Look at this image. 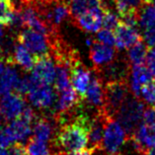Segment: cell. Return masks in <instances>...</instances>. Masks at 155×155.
I'll return each mask as SVG.
<instances>
[{
    "mask_svg": "<svg viewBox=\"0 0 155 155\" xmlns=\"http://www.w3.org/2000/svg\"><path fill=\"white\" fill-rule=\"evenodd\" d=\"M10 144H11V141L9 140L8 137L6 135L5 131L0 130V151L8 148Z\"/></svg>",
    "mask_w": 155,
    "mask_h": 155,
    "instance_id": "d590c367",
    "label": "cell"
},
{
    "mask_svg": "<svg viewBox=\"0 0 155 155\" xmlns=\"http://www.w3.org/2000/svg\"><path fill=\"white\" fill-rule=\"evenodd\" d=\"M35 55L30 51L24 45L16 40L14 45L13 51L11 54V56L7 60V64H13V65L20 66L24 71H31L34 63H35Z\"/></svg>",
    "mask_w": 155,
    "mask_h": 155,
    "instance_id": "ac0fdd59",
    "label": "cell"
},
{
    "mask_svg": "<svg viewBox=\"0 0 155 155\" xmlns=\"http://www.w3.org/2000/svg\"><path fill=\"white\" fill-rule=\"evenodd\" d=\"M120 23V19L115 12H113L111 9L106 7L103 13V20H102V27L105 29L115 31V29L118 27Z\"/></svg>",
    "mask_w": 155,
    "mask_h": 155,
    "instance_id": "83f0119b",
    "label": "cell"
},
{
    "mask_svg": "<svg viewBox=\"0 0 155 155\" xmlns=\"http://www.w3.org/2000/svg\"><path fill=\"white\" fill-rule=\"evenodd\" d=\"M152 79V74L147 67L140 65H132L130 73V86L128 88L134 96H140L142 87Z\"/></svg>",
    "mask_w": 155,
    "mask_h": 155,
    "instance_id": "ffe728a7",
    "label": "cell"
},
{
    "mask_svg": "<svg viewBox=\"0 0 155 155\" xmlns=\"http://www.w3.org/2000/svg\"><path fill=\"white\" fill-rule=\"evenodd\" d=\"M3 30H2V28H1V26H0V39H2L3 38Z\"/></svg>",
    "mask_w": 155,
    "mask_h": 155,
    "instance_id": "b9f144b4",
    "label": "cell"
},
{
    "mask_svg": "<svg viewBox=\"0 0 155 155\" xmlns=\"http://www.w3.org/2000/svg\"><path fill=\"white\" fill-rule=\"evenodd\" d=\"M144 109V104L139 100L138 97L128 95L116 114L115 119L118 120L126 130L127 138L134 134L139 124L142 123Z\"/></svg>",
    "mask_w": 155,
    "mask_h": 155,
    "instance_id": "7a4b0ae2",
    "label": "cell"
},
{
    "mask_svg": "<svg viewBox=\"0 0 155 155\" xmlns=\"http://www.w3.org/2000/svg\"><path fill=\"white\" fill-rule=\"evenodd\" d=\"M55 155H92V152L89 149H82L74 152H58Z\"/></svg>",
    "mask_w": 155,
    "mask_h": 155,
    "instance_id": "8d00e7d4",
    "label": "cell"
},
{
    "mask_svg": "<svg viewBox=\"0 0 155 155\" xmlns=\"http://www.w3.org/2000/svg\"><path fill=\"white\" fill-rule=\"evenodd\" d=\"M154 106H155V105H154Z\"/></svg>",
    "mask_w": 155,
    "mask_h": 155,
    "instance_id": "7bdbcfd3",
    "label": "cell"
},
{
    "mask_svg": "<svg viewBox=\"0 0 155 155\" xmlns=\"http://www.w3.org/2000/svg\"><path fill=\"white\" fill-rule=\"evenodd\" d=\"M144 155H155V147L154 148H149L145 151Z\"/></svg>",
    "mask_w": 155,
    "mask_h": 155,
    "instance_id": "f35d334b",
    "label": "cell"
},
{
    "mask_svg": "<svg viewBox=\"0 0 155 155\" xmlns=\"http://www.w3.org/2000/svg\"><path fill=\"white\" fill-rule=\"evenodd\" d=\"M142 38L147 47L155 48V26L144 29Z\"/></svg>",
    "mask_w": 155,
    "mask_h": 155,
    "instance_id": "1f68e13d",
    "label": "cell"
},
{
    "mask_svg": "<svg viewBox=\"0 0 155 155\" xmlns=\"http://www.w3.org/2000/svg\"><path fill=\"white\" fill-rule=\"evenodd\" d=\"M127 140V135L118 120L109 117L105 124L102 147L109 155L119 154L122 151L124 143Z\"/></svg>",
    "mask_w": 155,
    "mask_h": 155,
    "instance_id": "277c9868",
    "label": "cell"
},
{
    "mask_svg": "<svg viewBox=\"0 0 155 155\" xmlns=\"http://www.w3.org/2000/svg\"><path fill=\"white\" fill-rule=\"evenodd\" d=\"M31 88L27 93V97L34 107L41 110H48L54 106L58 97L55 89L50 84L39 81L31 74Z\"/></svg>",
    "mask_w": 155,
    "mask_h": 155,
    "instance_id": "5b68a950",
    "label": "cell"
},
{
    "mask_svg": "<svg viewBox=\"0 0 155 155\" xmlns=\"http://www.w3.org/2000/svg\"><path fill=\"white\" fill-rule=\"evenodd\" d=\"M116 58V51L111 46H107L94 40L90 46V59L94 65V69L106 65Z\"/></svg>",
    "mask_w": 155,
    "mask_h": 155,
    "instance_id": "9a60e30c",
    "label": "cell"
},
{
    "mask_svg": "<svg viewBox=\"0 0 155 155\" xmlns=\"http://www.w3.org/2000/svg\"><path fill=\"white\" fill-rule=\"evenodd\" d=\"M92 119L86 114L72 117L70 120L65 118H56L55 123L60 124L59 130L52 137L51 142L58 147L59 152H74L87 146Z\"/></svg>",
    "mask_w": 155,
    "mask_h": 155,
    "instance_id": "6da1fadb",
    "label": "cell"
},
{
    "mask_svg": "<svg viewBox=\"0 0 155 155\" xmlns=\"http://www.w3.org/2000/svg\"><path fill=\"white\" fill-rule=\"evenodd\" d=\"M94 71L101 77L102 81H127L128 76V66L126 61L116 60V58L106 65Z\"/></svg>",
    "mask_w": 155,
    "mask_h": 155,
    "instance_id": "30bf717a",
    "label": "cell"
},
{
    "mask_svg": "<svg viewBox=\"0 0 155 155\" xmlns=\"http://www.w3.org/2000/svg\"><path fill=\"white\" fill-rule=\"evenodd\" d=\"M33 137L43 141H50L54 137V127L47 118H37L32 127Z\"/></svg>",
    "mask_w": 155,
    "mask_h": 155,
    "instance_id": "7402d4cb",
    "label": "cell"
},
{
    "mask_svg": "<svg viewBox=\"0 0 155 155\" xmlns=\"http://www.w3.org/2000/svg\"><path fill=\"white\" fill-rule=\"evenodd\" d=\"M0 58H3V59H4V56H3V50H2L1 43H0Z\"/></svg>",
    "mask_w": 155,
    "mask_h": 155,
    "instance_id": "ab89813d",
    "label": "cell"
},
{
    "mask_svg": "<svg viewBox=\"0 0 155 155\" xmlns=\"http://www.w3.org/2000/svg\"><path fill=\"white\" fill-rule=\"evenodd\" d=\"M83 102V99L77 94L72 86L58 93L56 101L54 106V116L72 111Z\"/></svg>",
    "mask_w": 155,
    "mask_h": 155,
    "instance_id": "8fae6325",
    "label": "cell"
},
{
    "mask_svg": "<svg viewBox=\"0 0 155 155\" xmlns=\"http://www.w3.org/2000/svg\"><path fill=\"white\" fill-rule=\"evenodd\" d=\"M108 118L109 117L103 111L97 112L96 115L93 117L88 135V143H87V145L89 146V150L93 151L102 147L105 124Z\"/></svg>",
    "mask_w": 155,
    "mask_h": 155,
    "instance_id": "5bb4252c",
    "label": "cell"
},
{
    "mask_svg": "<svg viewBox=\"0 0 155 155\" xmlns=\"http://www.w3.org/2000/svg\"><path fill=\"white\" fill-rule=\"evenodd\" d=\"M32 123L28 122L21 117H18L17 119L6 124L4 131L8 137L11 143L13 142H22L30 137L32 134Z\"/></svg>",
    "mask_w": 155,
    "mask_h": 155,
    "instance_id": "2e32d148",
    "label": "cell"
},
{
    "mask_svg": "<svg viewBox=\"0 0 155 155\" xmlns=\"http://www.w3.org/2000/svg\"><path fill=\"white\" fill-rule=\"evenodd\" d=\"M147 46L143 44L141 41H138L137 43L132 45L130 48H128L127 51V60L131 65H140L143 64L146 60L147 56Z\"/></svg>",
    "mask_w": 155,
    "mask_h": 155,
    "instance_id": "cb8c5ba5",
    "label": "cell"
},
{
    "mask_svg": "<svg viewBox=\"0 0 155 155\" xmlns=\"http://www.w3.org/2000/svg\"><path fill=\"white\" fill-rule=\"evenodd\" d=\"M128 138L138 149L145 153L147 149L155 147V127L147 126L142 123L139 124L134 134Z\"/></svg>",
    "mask_w": 155,
    "mask_h": 155,
    "instance_id": "d6986e66",
    "label": "cell"
},
{
    "mask_svg": "<svg viewBox=\"0 0 155 155\" xmlns=\"http://www.w3.org/2000/svg\"><path fill=\"white\" fill-rule=\"evenodd\" d=\"M69 69L72 87L78 95L82 99H84L86 90L88 88V85L92 77V71L87 68L85 64L82 63L79 55L70 63Z\"/></svg>",
    "mask_w": 155,
    "mask_h": 155,
    "instance_id": "52a82bcc",
    "label": "cell"
},
{
    "mask_svg": "<svg viewBox=\"0 0 155 155\" xmlns=\"http://www.w3.org/2000/svg\"><path fill=\"white\" fill-rule=\"evenodd\" d=\"M25 106L26 102L22 95L16 92L7 93L0 100V115L6 122H11L21 115Z\"/></svg>",
    "mask_w": 155,
    "mask_h": 155,
    "instance_id": "ba28073f",
    "label": "cell"
},
{
    "mask_svg": "<svg viewBox=\"0 0 155 155\" xmlns=\"http://www.w3.org/2000/svg\"><path fill=\"white\" fill-rule=\"evenodd\" d=\"M30 88H31V77L23 76L22 78H18L13 90L16 93L24 96V95H27Z\"/></svg>",
    "mask_w": 155,
    "mask_h": 155,
    "instance_id": "4dcf8cb0",
    "label": "cell"
},
{
    "mask_svg": "<svg viewBox=\"0 0 155 155\" xmlns=\"http://www.w3.org/2000/svg\"><path fill=\"white\" fill-rule=\"evenodd\" d=\"M142 123L150 127H155V109L154 108H145L143 112Z\"/></svg>",
    "mask_w": 155,
    "mask_h": 155,
    "instance_id": "d6a6232c",
    "label": "cell"
},
{
    "mask_svg": "<svg viewBox=\"0 0 155 155\" xmlns=\"http://www.w3.org/2000/svg\"><path fill=\"white\" fill-rule=\"evenodd\" d=\"M26 149L28 155H55L48 147V142L34 137H29Z\"/></svg>",
    "mask_w": 155,
    "mask_h": 155,
    "instance_id": "484cf974",
    "label": "cell"
},
{
    "mask_svg": "<svg viewBox=\"0 0 155 155\" xmlns=\"http://www.w3.org/2000/svg\"><path fill=\"white\" fill-rule=\"evenodd\" d=\"M116 44L119 51H124L130 48L132 45L140 41V34L134 26L127 25L120 21L119 26L115 29Z\"/></svg>",
    "mask_w": 155,
    "mask_h": 155,
    "instance_id": "7c38bea8",
    "label": "cell"
},
{
    "mask_svg": "<svg viewBox=\"0 0 155 155\" xmlns=\"http://www.w3.org/2000/svg\"><path fill=\"white\" fill-rule=\"evenodd\" d=\"M18 78V72L15 68V65L13 64L6 65L4 71L0 75V95L3 96L12 91Z\"/></svg>",
    "mask_w": 155,
    "mask_h": 155,
    "instance_id": "603a6c76",
    "label": "cell"
},
{
    "mask_svg": "<svg viewBox=\"0 0 155 155\" xmlns=\"http://www.w3.org/2000/svg\"><path fill=\"white\" fill-rule=\"evenodd\" d=\"M96 38L98 41H100V43L104 45H107V46L113 47L116 44V36L112 30L105 28L103 30H100V31H98Z\"/></svg>",
    "mask_w": 155,
    "mask_h": 155,
    "instance_id": "f546056e",
    "label": "cell"
},
{
    "mask_svg": "<svg viewBox=\"0 0 155 155\" xmlns=\"http://www.w3.org/2000/svg\"><path fill=\"white\" fill-rule=\"evenodd\" d=\"M5 63H6L5 59L0 58V75L2 74V72H3V71H4V69H5V67H6Z\"/></svg>",
    "mask_w": 155,
    "mask_h": 155,
    "instance_id": "74e56055",
    "label": "cell"
},
{
    "mask_svg": "<svg viewBox=\"0 0 155 155\" xmlns=\"http://www.w3.org/2000/svg\"><path fill=\"white\" fill-rule=\"evenodd\" d=\"M32 75L39 81L51 85L55 78V64L51 54L37 56L32 68Z\"/></svg>",
    "mask_w": 155,
    "mask_h": 155,
    "instance_id": "9c48e42d",
    "label": "cell"
},
{
    "mask_svg": "<svg viewBox=\"0 0 155 155\" xmlns=\"http://www.w3.org/2000/svg\"><path fill=\"white\" fill-rule=\"evenodd\" d=\"M137 23L142 29L155 26V8L152 4H144L137 12Z\"/></svg>",
    "mask_w": 155,
    "mask_h": 155,
    "instance_id": "d4e9b609",
    "label": "cell"
},
{
    "mask_svg": "<svg viewBox=\"0 0 155 155\" xmlns=\"http://www.w3.org/2000/svg\"><path fill=\"white\" fill-rule=\"evenodd\" d=\"M128 95L130 93H128L127 81L107 82L104 88L103 112L108 117L115 118L119 109Z\"/></svg>",
    "mask_w": 155,
    "mask_h": 155,
    "instance_id": "3957f363",
    "label": "cell"
},
{
    "mask_svg": "<svg viewBox=\"0 0 155 155\" xmlns=\"http://www.w3.org/2000/svg\"><path fill=\"white\" fill-rule=\"evenodd\" d=\"M16 40L28 48L35 55L41 56L50 54V45L48 38L32 29H23L16 35Z\"/></svg>",
    "mask_w": 155,
    "mask_h": 155,
    "instance_id": "8992f818",
    "label": "cell"
},
{
    "mask_svg": "<svg viewBox=\"0 0 155 155\" xmlns=\"http://www.w3.org/2000/svg\"><path fill=\"white\" fill-rule=\"evenodd\" d=\"M97 112L103 111L104 106V88L103 81L95 71L92 74L91 80L86 90L84 99Z\"/></svg>",
    "mask_w": 155,
    "mask_h": 155,
    "instance_id": "4fadbf2b",
    "label": "cell"
},
{
    "mask_svg": "<svg viewBox=\"0 0 155 155\" xmlns=\"http://www.w3.org/2000/svg\"><path fill=\"white\" fill-rule=\"evenodd\" d=\"M0 155H9L8 154V151H7L6 149H3L0 151Z\"/></svg>",
    "mask_w": 155,
    "mask_h": 155,
    "instance_id": "60d3db41",
    "label": "cell"
},
{
    "mask_svg": "<svg viewBox=\"0 0 155 155\" xmlns=\"http://www.w3.org/2000/svg\"><path fill=\"white\" fill-rule=\"evenodd\" d=\"M8 154L9 155H28L27 149H26V147L23 145V143L18 142V141L13 142V144L9 146Z\"/></svg>",
    "mask_w": 155,
    "mask_h": 155,
    "instance_id": "836d02e7",
    "label": "cell"
},
{
    "mask_svg": "<svg viewBox=\"0 0 155 155\" xmlns=\"http://www.w3.org/2000/svg\"><path fill=\"white\" fill-rule=\"evenodd\" d=\"M104 9L87 11V12H84L79 16L73 18L72 20L74 24L82 31L87 33L98 32L102 27Z\"/></svg>",
    "mask_w": 155,
    "mask_h": 155,
    "instance_id": "e0dca14e",
    "label": "cell"
},
{
    "mask_svg": "<svg viewBox=\"0 0 155 155\" xmlns=\"http://www.w3.org/2000/svg\"><path fill=\"white\" fill-rule=\"evenodd\" d=\"M140 97L148 105H155V80H151L142 87Z\"/></svg>",
    "mask_w": 155,
    "mask_h": 155,
    "instance_id": "f1b7e54d",
    "label": "cell"
},
{
    "mask_svg": "<svg viewBox=\"0 0 155 155\" xmlns=\"http://www.w3.org/2000/svg\"><path fill=\"white\" fill-rule=\"evenodd\" d=\"M106 7L104 0H72L70 4L71 18L73 19L87 11L104 9Z\"/></svg>",
    "mask_w": 155,
    "mask_h": 155,
    "instance_id": "44dd1931",
    "label": "cell"
},
{
    "mask_svg": "<svg viewBox=\"0 0 155 155\" xmlns=\"http://www.w3.org/2000/svg\"><path fill=\"white\" fill-rule=\"evenodd\" d=\"M145 62L150 73L152 74V76L155 77V48H151V50L147 52Z\"/></svg>",
    "mask_w": 155,
    "mask_h": 155,
    "instance_id": "e575fe53",
    "label": "cell"
},
{
    "mask_svg": "<svg viewBox=\"0 0 155 155\" xmlns=\"http://www.w3.org/2000/svg\"><path fill=\"white\" fill-rule=\"evenodd\" d=\"M15 11L16 5L13 0H0V24L10 27Z\"/></svg>",
    "mask_w": 155,
    "mask_h": 155,
    "instance_id": "4316f807",
    "label": "cell"
}]
</instances>
